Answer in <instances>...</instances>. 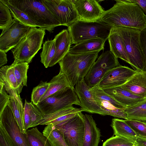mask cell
<instances>
[{
	"label": "cell",
	"instance_id": "1",
	"mask_svg": "<svg viewBox=\"0 0 146 146\" xmlns=\"http://www.w3.org/2000/svg\"><path fill=\"white\" fill-rule=\"evenodd\" d=\"M116 3L105 11L100 20L112 27H123L140 30L146 29V15L136 3L128 0Z\"/></svg>",
	"mask_w": 146,
	"mask_h": 146
},
{
	"label": "cell",
	"instance_id": "2",
	"mask_svg": "<svg viewBox=\"0 0 146 146\" xmlns=\"http://www.w3.org/2000/svg\"><path fill=\"white\" fill-rule=\"evenodd\" d=\"M98 52L73 54L68 52L58 63L60 71L66 77L71 87L84 79L98 57Z\"/></svg>",
	"mask_w": 146,
	"mask_h": 146
},
{
	"label": "cell",
	"instance_id": "3",
	"mask_svg": "<svg viewBox=\"0 0 146 146\" xmlns=\"http://www.w3.org/2000/svg\"><path fill=\"white\" fill-rule=\"evenodd\" d=\"M7 0L25 13L36 23L37 27L52 33L55 27L61 25L42 0Z\"/></svg>",
	"mask_w": 146,
	"mask_h": 146
},
{
	"label": "cell",
	"instance_id": "4",
	"mask_svg": "<svg viewBox=\"0 0 146 146\" xmlns=\"http://www.w3.org/2000/svg\"><path fill=\"white\" fill-rule=\"evenodd\" d=\"M112 27L100 20L86 21L78 19L68 27L72 44H76L87 40L100 38L106 41Z\"/></svg>",
	"mask_w": 146,
	"mask_h": 146
},
{
	"label": "cell",
	"instance_id": "5",
	"mask_svg": "<svg viewBox=\"0 0 146 146\" xmlns=\"http://www.w3.org/2000/svg\"><path fill=\"white\" fill-rule=\"evenodd\" d=\"M31 27L18 44L11 50L14 61L12 64L30 63L42 48L45 30Z\"/></svg>",
	"mask_w": 146,
	"mask_h": 146
},
{
	"label": "cell",
	"instance_id": "6",
	"mask_svg": "<svg viewBox=\"0 0 146 146\" xmlns=\"http://www.w3.org/2000/svg\"><path fill=\"white\" fill-rule=\"evenodd\" d=\"M112 27L122 38L131 66L135 70L144 71V62L140 44L141 30L126 27Z\"/></svg>",
	"mask_w": 146,
	"mask_h": 146
},
{
	"label": "cell",
	"instance_id": "7",
	"mask_svg": "<svg viewBox=\"0 0 146 146\" xmlns=\"http://www.w3.org/2000/svg\"><path fill=\"white\" fill-rule=\"evenodd\" d=\"M74 104L80 106L79 98L71 87H67L48 96L36 105L43 114H48Z\"/></svg>",
	"mask_w": 146,
	"mask_h": 146
},
{
	"label": "cell",
	"instance_id": "8",
	"mask_svg": "<svg viewBox=\"0 0 146 146\" xmlns=\"http://www.w3.org/2000/svg\"><path fill=\"white\" fill-rule=\"evenodd\" d=\"M120 65L118 58L110 50H107L101 54L94 63L84 80L91 88L99 84L107 72Z\"/></svg>",
	"mask_w": 146,
	"mask_h": 146
},
{
	"label": "cell",
	"instance_id": "9",
	"mask_svg": "<svg viewBox=\"0 0 146 146\" xmlns=\"http://www.w3.org/2000/svg\"><path fill=\"white\" fill-rule=\"evenodd\" d=\"M84 115L79 112L60 126L55 127L62 133L68 146H82L84 133Z\"/></svg>",
	"mask_w": 146,
	"mask_h": 146
},
{
	"label": "cell",
	"instance_id": "10",
	"mask_svg": "<svg viewBox=\"0 0 146 146\" xmlns=\"http://www.w3.org/2000/svg\"><path fill=\"white\" fill-rule=\"evenodd\" d=\"M42 0L61 25L68 27L78 19L72 0Z\"/></svg>",
	"mask_w": 146,
	"mask_h": 146
},
{
	"label": "cell",
	"instance_id": "11",
	"mask_svg": "<svg viewBox=\"0 0 146 146\" xmlns=\"http://www.w3.org/2000/svg\"><path fill=\"white\" fill-rule=\"evenodd\" d=\"M0 125L4 128L15 146H30L27 134L22 133L9 105L0 114Z\"/></svg>",
	"mask_w": 146,
	"mask_h": 146
},
{
	"label": "cell",
	"instance_id": "12",
	"mask_svg": "<svg viewBox=\"0 0 146 146\" xmlns=\"http://www.w3.org/2000/svg\"><path fill=\"white\" fill-rule=\"evenodd\" d=\"M31 27L13 19L10 25L2 32L0 36V50L6 53L14 48Z\"/></svg>",
	"mask_w": 146,
	"mask_h": 146
},
{
	"label": "cell",
	"instance_id": "13",
	"mask_svg": "<svg viewBox=\"0 0 146 146\" xmlns=\"http://www.w3.org/2000/svg\"><path fill=\"white\" fill-rule=\"evenodd\" d=\"M136 72V70L120 65L107 72L97 85L102 89L121 86Z\"/></svg>",
	"mask_w": 146,
	"mask_h": 146
},
{
	"label": "cell",
	"instance_id": "14",
	"mask_svg": "<svg viewBox=\"0 0 146 146\" xmlns=\"http://www.w3.org/2000/svg\"><path fill=\"white\" fill-rule=\"evenodd\" d=\"M78 19L86 21L100 20L105 11L95 0H72Z\"/></svg>",
	"mask_w": 146,
	"mask_h": 146
},
{
	"label": "cell",
	"instance_id": "15",
	"mask_svg": "<svg viewBox=\"0 0 146 146\" xmlns=\"http://www.w3.org/2000/svg\"><path fill=\"white\" fill-rule=\"evenodd\" d=\"M74 90L80 101L81 108L84 111L102 115V110L95 100L90 88L85 83L84 79L76 85Z\"/></svg>",
	"mask_w": 146,
	"mask_h": 146
},
{
	"label": "cell",
	"instance_id": "16",
	"mask_svg": "<svg viewBox=\"0 0 146 146\" xmlns=\"http://www.w3.org/2000/svg\"><path fill=\"white\" fill-rule=\"evenodd\" d=\"M0 82L3 83L6 91L10 97L8 105L11 109L21 131L27 134L24 122V107L20 94L13 89L2 76H0Z\"/></svg>",
	"mask_w": 146,
	"mask_h": 146
},
{
	"label": "cell",
	"instance_id": "17",
	"mask_svg": "<svg viewBox=\"0 0 146 146\" xmlns=\"http://www.w3.org/2000/svg\"><path fill=\"white\" fill-rule=\"evenodd\" d=\"M84 111L81 108L69 107L53 113L43 114V117L39 125H52L55 127L60 126L74 116L77 113Z\"/></svg>",
	"mask_w": 146,
	"mask_h": 146
},
{
	"label": "cell",
	"instance_id": "18",
	"mask_svg": "<svg viewBox=\"0 0 146 146\" xmlns=\"http://www.w3.org/2000/svg\"><path fill=\"white\" fill-rule=\"evenodd\" d=\"M54 40L56 52L49 67H51L58 63L70 51L72 41L68 29L62 30L56 35Z\"/></svg>",
	"mask_w": 146,
	"mask_h": 146
},
{
	"label": "cell",
	"instance_id": "19",
	"mask_svg": "<svg viewBox=\"0 0 146 146\" xmlns=\"http://www.w3.org/2000/svg\"><path fill=\"white\" fill-rule=\"evenodd\" d=\"M103 89L106 93L125 108L146 100V98L136 95L123 89L121 86L105 88Z\"/></svg>",
	"mask_w": 146,
	"mask_h": 146
},
{
	"label": "cell",
	"instance_id": "20",
	"mask_svg": "<svg viewBox=\"0 0 146 146\" xmlns=\"http://www.w3.org/2000/svg\"><path fill=\"white\" fill-rule=\"evenodd\" d=\"M120 86L136 95L146 98V72L136 70L135 73Z\"/></svg>",
	"mask_w": 146,
	"mask_h": 146
},
{
	"label": "cell",
	"instance_id": "21",
	"mask_svg": "<svg viewBox=\"0 0 146 146\" xmlns=\"http://www.w3.org/2000/svg\"><path fill=\"white\" fill-rule=\"evenodd\" d=\"M85 129L82 146H98L101 136L100 131L98 128L92 115H84Z\"/></svg>",
	"mask_w": 146,
	"mask_h": 146
},
{
	"label": "cell",
	"instance_id": "22",
	"mask_svg": "<svg viewBox=\"0 0 146 146\" xmlns=\"http://www.w3.org/2000/svg\"><path fill=\"white\" fill-rule=\"evenodd\" d=\"M105 42L100 38L87 40L75 44L70 48L69 52L73 54L99 52L104 49Z\"/></svg>",
	"mask_w": 146,
	"mask_h": 146
},
{
	"label": "cell",
	"instance_id": "23",
	"mask_svg": "<svg viewBox=\"0 0 146 146\" xmlns=\"http://www.w3.org/2000/svg\"><path fill=\"white\" fill-rule=\"evenodd\" d=\"M110 50L117 58L131 65L122 38L112 27L108 39Z\"/></svg>",
	"mask_w": 146,
	"mask_h": 146
},
{
	"label": "cell",
	"instance_id": "24",
	"mask_svg": "<svg viewBox=\"0 0 146 146\" xmlns=\"http://www.w3.org/2000/svg\"><path fill=\"white\" fill-rule=\"evenodd\" d=\"M113 131V135L125 138L134 143L138 137L132 129L124 120L114 118L110 125Z\"/></svg>",
	"mask_w": 146,
	"mask_h": 146
},
{
	"label": "cell",
	"instance_id": "25",
	"mask_svg": "<svg viewBox=\"0 0 146 146\" xmlns=\"http://www.w3.org/2000/svg\"><path fill=\"white\" fill-rule=\"evenodd\" d=\"M49 82L50 84L49 87L40 102L58 91L67 87H71L64 75L60 71Z\"/></svg>",
	"mask_w": 146,
	"mask_h": 146
},
{
	"label": "cell",
	"instance_id": "26",
	"mask_svg": "<svg viewBox=\"0 0 146 146\" xmlns=\"http://www.w3.org/2000/svg\"><path fill=\"white\" fill-rule=\"evenodd\" d=\"M127 120L146 121V100L124 108Z\"/></svg>",
	"mask_w": 146,
	"mask_h": 146
},
{
	"label": "cell",
	"instance_id": "27",
	"mask_svg": "<svg viewBox=\"0 0 146 146\" xmlns=\"http://www.w3.org/2000/svg\"><path fill=\"white\" fill-rule=\"evenodd\" d=\"M42 133L50 146H68L62 133L55 126L52 125H46Z\"/></svg>",
	"mask_w": 146,
	"mask_h": 146
},
{
	"label": "cell",
	"instance_id": "28",
	"mask_svg": "<svg viewBox=\"0 0 146 146\" xmlns=\"http://www.w3.org/2000/svg\"><path fill=\"white\" fill-rule=\"evenodd\" d=\"M94 97L102 110V115H110L127 120V115L124 108H117L109 102Z\"/></svg>",
	"mask_w": 146,
	"mask_h": 146
},
{
	"label": "cell",
	"instance_id": "29",
	"mask_svg": "<svg viewBox=\"0 0 146 146\" xmlns=\"http://www.w3.org/2000/svg\"><path fill=\"white\" fill-rule=\"evenodd\" d=\"M14 66V72L18 87V92L20 94L24 86H27V72L29 67V64L19 62L12 64Z\"/></svg>",
	"mask_w": 146,
	"mask_h": 146
},
{
	"label": "cell",
	"instance_id": "30",
	"mask_svg": "<svg viewBox=\"0 0 146 146\" xmlns=\"http://www.w3.org/2000/svg\"><path fill=\"white\" fill-rule=\"evenodd\" d=\"M9 9L12 17L20 23L31 27H37L36 23L25 13L9 3L7 0H0Z\"/></svg>",
	"mask_w": 146,
	"mask_h": 146
},
{
	"label": "cell",
	"instance_id": "31",
	"mask_svg": "<svg viewBox=\"0 0 146 146\" xmlns=\"http://www.w3.org/2000/svg\"><path fill=\"white\" fill-rule=\"evenodd\" d=\"M55 52V46L54 39L45 41L43 43L40 57V62L46 68L49 67Z\"/></svg>",
	"mask_w": 146,
	"mask_h": 146
},
{
	"label": "cell",
	"instance_id": "32",
	"mask_svg": "<svg viewBox=\"0 0 146 146\" xmlns=\"http://www.w3.org/2000/svg\"><path fill=\"white\" fill-rule=\"evenodd\" d=\"M26 134L30 146H50L46 137L36 127L27 130Z\"/></svg>",
	"mask_w": 146,
	"mask_h": 146
},
{
	"label": "cell",
	"instance_id": "33",
	"mask_svg": "<svg viewBox=\"0 0 146 146\" xmlns=\"http://www.w3.org/2000/svg\"><path fill=\"white\" fill-rule=\"evenodd\" d=\"M0 76L5 79L12 88L18 92V87L12 64L1 67L0 69Z\"/></svg>",
	"mask_w": 146,
	"mask_h": 146
},
{
	"label": "cell",
	"instance_id": "34",
	"mask_svg": "<svg viewBox=\"0 0 146 146\" xmlns=\"http://www.w3.org/2000/svg\"><path fill=\"white\" fill-rule=\"evenodd\" d=\"M50 84L49 82L41 81L40 84L34 88L31 95V101L33 104L37 105L47 91Z\"/></svg>",
	"mask_w": 146,
	"mask_h": 146
},
{
	"label": "cell",
	"instance_id": "35",
	"mask_svg": "<svg viewBox=\"0 0 146 146\" xmlns=\"http://www.w3.org/2000/svg\"><path fill=\"white\" fill-rule=\"evenodd\" d=\"M0 29L2 31L7 29L13 21L9 8L0 1Z\"/></svg>",
	"mask_w": 146,
	"mask_h": 146
},
{
	"label": "cell",
	"instance_id": "36",
	"mask_svg": "<svg viewBox=\"0 0 146 146\" xmlns=\"http://www.w3.org/2000/svg\"><path fill=\"white\" fill-rule=\"evenodd\" d=\"M124 121L135 133L138 137L146 140L145 121L132 120H125Z\"/></svg>",
	"mask_w": 146,
	"mask_h": 146
},
{
	"label": "cell",
	"instance_id": "37",
	"mask_svg": "<svg viewBox=\"0 0 146 146\" xmlns=\"http://www.w3.org/2000/svg\"><path fill=\"white\" fill-rule=\"evenodd\" d=\"M134 143L127 139L115 135L107 139L103 143L104 146H132Z\"/></svg>",
	"mask_w": 146,
	"mask_h": 146
},
{
	"label": "cell",
	"instance_id": "38",
	"mask_svg": "<svg viewBox=\"0 0 146 146\" xmlns=\"http://www.w3.org/2000/svg\"><path fill=\"white\" fill-rule=\"evenodd\" d=\"M43 116L42 113L37 108L34 106L32 102L30 128H33L39 125L40 121L43 117Z\"/></svg>",
	"mask_w": 146,
	"mask_h": 146
},
{
	"label": "cell",
	"instance_id": "39",
	"mask_svg": "<svg viewBox=\"0 0 146 146\" xmlns=\"http://www.w3.org/2000/svg\"><path fill=\"white\" fill-rule=\"evenodd\" d=\"M10 97L6 91L3 83L0 82V114L8 105Z\"/></svg>",
	"mask_w": 146,
	"mask_h": 146
},
{
	"label": "cell",
	"instance_id": "40",
	"mask_svg": "<svg viewBox=\"0 0 146 146\" xmlns=\"http://www.w3.org/2000/svg\"><path fill=\"white\" fill-rule=\"evenodd\" d=\"M32 102H28L25 100L24 106V122L27 130L30 128L31 121Z\"/></svg>",
	"mask_w": 146,
	"mask_h": 146
},
{
	"label": "cell",
	"instance_id": "41",
	"mask_svg": "<svg viewBox=\"0 0 146 146\" xmlns=\"http://www.w3.org/2000/svg\"><path fill=\"white\" fill-rule=\"evenodd\" d=\"M141 51L145 64L144 71L146 72V29L141 30L140 36Z\"/></svg>",
	"mask_w": 146,
	"mask_h": 146
},
{
	"label": "cell",
	"instance_id": "42",
	"mask_svg": "<svg viewBox=\"0 0 146 146\" xmlns=\"http://www.w3.org/2000/svg\"><path fill=\"white\" fill-rule=\"evenodd\" d=\"M0 146H15L4 128L1 125Z\"/></svg>",
	"mask_w": 146,
	"mask_h": 146
},
{
	"label": "cell",
	"instance_id": "43",
	"mask_svg": "<svg viewBox=\"0 0 146 146\" xmlns=\"http://www.w3.org/2000/svg\"><path fill=\"white\" fill-rule=\"evenodd\" d=\"M129 1L136 3L146 15V0H128Z\"/></svg>",
	"mask_w": 146,
	"mask_h": 146
},
{
	"label": "cell",
	"instance_id": "44",
	"mask_svg": "<svg viewBox=\"0 0 146 146\" xmlns=\"http://www.w3.org/2000/svg\"><path fill=\"white\" fill-rule=\"evenodd\" d=\"M7 60L6 52L0 50V67L7 63Z\"/></svg>",
	"mask_w": 146,
	"mask_h": 146
},
{
	"label": "cell",
	"instance_id": "45",
	"mask_svg": "<svg viewBox=\"0 0 146 146\" xmlns=\"http://www.w3.org/2000/svg\"><path fill=\"white\" fill-rule=\"evenodd\" d=\"M135 143L137 146H146V140L138 137Z\"/></svg>",
	"mask_w": 146,
	"mask_h": 146
},
{
	"label": "cell",
	"instance_id": "46",
	"mask_svg": "<svg viewBox=\"0 0 146 146\" xmlns=\"http://www.w3.org/2000/svg\"><path fill=\"white\" fill-rule=\"evenodd\" d=\"M132 146H137L135 143H134L133 145Z\"/></svg>",
	"mask_w": 146,
	"mask_h": 146
},
{
	"label": "cell",
	"instance_id": "47",
	"mask_svg": "<svg viewBox=\"0 0 146 146\" xmlns=\"http://www.w3.org/2000/svg\"><path fill=\"white\" fill-rule=\"evenodd\" d=\"M102 146H104L102 145Z\"/></svg>",
	"mask_w": 146,
	"mask_h": 146
}]
</instances>
